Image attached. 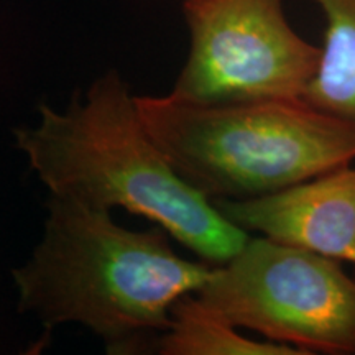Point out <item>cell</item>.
I'll use <instances>...</instances> for the list:
<instances>
[{"label": "cell", "instance_id": "6da1fadb", "mask_svg": "<svg viewBox=\"0 0 355 355\" xmlns=\"http://www.w3.org/2000/svg\"><path fill=\"white\" fill-rule=\"evenodd\" d=\"M15 139L51 196L145 217L206 263L224 265L250 237L176 175L114 71L64 110L40 105L38 125Z\"/></svg>", "mask_w": 355, "mask_h": 355}, {"label": "cell", "instance_id": "5b68a950", "mask_svg": "<svg viewBox=\"0 0 355 355\" xmlns=\"http://www.w3.org/2000/svg\"><path fill=\"white\" fill-rule=\"evenodd\" d=\"M188 58L171 97L196 104L301 99L321 48L288 24L283 0H184Z\"/></svg>", "mask_w": 355, "mask_h": 355}, {"label": "cell", "instance_id": "8992f818", "mask_svg": "<svg viewBox=\"0 0 355 355\" xmlns=\"http://www.w3.org/2000/svg\"><path fill=\"white\" fill-rule=\"evenodd\" d=\"M212 204L243 232L355 263V166H339L261 196Z\"/></svg>", "mask_w": 355, "mask_h": 355}, {"label": "cell", "instance_id": "7a4b0ae2", "mask_svg": "<svg viewBox=\"0 0 355 355\" xmlns=\"http://www.w3.org/2000/svg\"><path fill=\"white\" fill-rule=\"evenodd\" d=\"M44 235L32 260L13 270L20 309L48 329L83 324L110 354L153 349L178 300L196 293L214 265L178 255L162 227L132 230L68 198L46 202Z\"/></svg>", "mask_w": 355, "mask_h": 355}, {"label": "cell", "instance_id": "ba28073f", "mask_svg": "<svg viewBox=\"0 0 355 355\" xmlns=\"http://www.w3.org/2000/svg\"><path fill=\"white\" fill-rule=\"evenodd\" d=\"M162 355H306L291 345L242 336L194 293L173 304L171 321L153 344Z\"/></svg>", "mask_w": 355, "mask_h": 355}, {"label": "cell", "instance_id": "52a82bcc", "mask_svg": "<svg viewBox=\"0 0 355 355\" xmlns=\"http://www.w3.org/2000/svg\"><path fill=\"white\" fill-rule=\"evenodd\" d=\"M326 17L316 74L301 101L355 123V0H314Z\"/></svg>", "mask_w": 355, "mask_h": 355}, {"label": "cell", "instance_id": "277c9868", "mask_svg": "<svg viewBox=\"0 0 355 355\" xmlns=\"http://www.w3.org/2000/svg\"><path fill=\"white\" fill-rule=\"evenodd\" d=\"M194 296L239 329L306 355L355 354V279L339 260L248 237Z\"/></svg>", "mask_w": 355, "mask_h": 355}, {"label": "cell", "instance_id": "3957f363", "mask_svg": "<svg viewBox=\"0 0 355 355\" xmlns=\"http://www.w3.org/2000/svg\"><path fill=\"white\" fill-rule=\"evenodd\" d=\"M133 102L176 175L209 201L261 196L355 162V123L301 99Z\"/></svg>", "mask_w": 355, "mask_h": 355}]
</instances>
